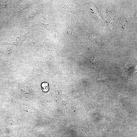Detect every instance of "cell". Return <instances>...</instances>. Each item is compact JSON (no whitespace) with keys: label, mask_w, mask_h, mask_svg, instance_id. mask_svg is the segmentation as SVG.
Listing matches in <instances>:
<instances>
[{"label":"cell","mask_w":137,"mask_h":137,"mask_svg":"<svg viewBox=\"0 0 137 137\" xmlns=\"http://www.w3.org/2000/svg\"><path fill=\"white\" fill-rule=\"evenodd\" d=\"M41 25L43 27H45L47 29H50L53 28L54 26L53 23L52 21L48 20H46V21H45L44 20H41Z\"/></svg>","instance_id":"obj_1"},{"label":"cell","mask_w":137,"mask_h":137,"mask_svg":"<svg viewBox=\"0 0 137 137\" xmlns=\"http://www.w3.org/2000/svg\"><path fill=\"white\" fill-rule=\"evenodd\" d=\"M42 91L45 92H47L49 90V87L47 82H44L41 84Z\"/></svg>","instance_id":"obj_3"},{"label":"cell","mask_w":137,"mask_h":137,"mask_svg":"<svg viewBox=\"0 0 137 137\" xmlns=\"http://www.w3.org/2000/svg\"><path fill=\"white\" fill-rule=\"evenodd\" d=\"M39 12V11L37 9H35L32 10L26 15V16L27 18H29L35 15Z\"/></svg>","instance_id":"obj_2"},{"label":"cell","mask_w":137,"mask_h":137,"mask_svg":"<svg viewBox=\"0 0 137 137\" xmlns=\"http://www.w3.org/2000/svg\"><path fill=\"white\" fill-rule=\"evenodd\" d=\"M29 5L28 4L23 3L20 5L18 7L22 11L25 9L29 8Z\"/></svg>","instance_id":"obj_4"},{"label":"cell","mask_w":137,"mask_h":137,"mask_svg":"<svg viewBox=\"0 0 137 137\" xmlns=\"http://www.w3.org/2000/svg\"><path fill=\"white\" fill-rule=\"evenodd\" d=\"M63 6V8L67 11H72L73 10V8L72 7H71L68 5L67 6V4H62Z\"/></svg>","instance_id":"obj_5"}]
</instances>
